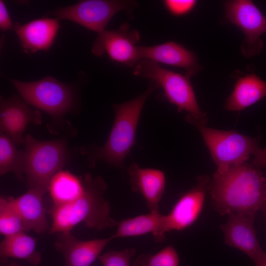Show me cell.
Listing matches in <instances>:
<instances>
[{"label":"cell","instance_id":"1","mask_svg":"<svg viewBox=\"0 0 266 266\" xmlns=\"http://www.w3.org/2000/svg\"><path fill=\"white\" fill-rule=\"evenodd\" d=\"M208 190L213 208L221 215L255 213L265 210L266 177L253 163L247 162L216 171Z\"/></svg>","mask_w":266,"mask_h":266},{"label":"cell","instance_id":"2","mask_svg":"<svg viewBox=\"0 0 266 266\" xmlns=\"http://www.w3.org/2000/svg\"><path fill=\"white\" fill-rule=\"evenodd\" d=\"M83 177L85 191L81 197L69 203L52 207L49 234L70 232L81 223L98 231L117 226L119 223L110 216V205L104 197L106 183L101 177H94L88 172Z\"/></svg>","mask_w":266,"mask_h":266},{"label":"cell","instance_id":"3","mask_svg":"<svg viewBox=\"0 0 266 266\" xmlns=\"http://www.w3.org/2000/svg\"><path fill=\"white\" fill-rule=\"evenodd\" d=\"M158 88V85L150 81L148 89L140 95L130 100L112 105L115 119L105 144L101 147L94 145L82 149V152L89 156L91 166L100 160L114 167H124L125 158L136 145V129L144 103Z\"/></svg>","mask_w":266,"mask_h":266},{"label":"cell","instance_id":"4","mask_svg":"<svg viewBox=\"0 0 266 266\" xmlns=\"http://www.w3.org/2000/svg\"><path fill=\"white\" fill-rule=\"evenodd\" d=\"M185 120L199 130L217 167L216 171L221 172L232 166L247 162L251 156L253 157L252 163L257 167L266 166V147H261L256 138L235 131L208 127L188 114Z\"/></svg>","mask_w":266,"mask_h":266},{"label":"cell","instance_id":"5","mask_svg":"<svg viewBox=\"0 0 266 266\" xmlns=\"http://www.w3.org/2000/svg\"><path fill=\"white\" fill-rule=\"evenodd\" d=\"M133 73L135 76L149 79L162 88L166 97L177 107L178 112L185 111L198 122L206 125V113L199 106L190 82L191 76L166 69L147 59L138 61L133 67Z\"/></svg>","mask_w":266,"mask_h":266},{"label":"cell","instance_id":"6","mask_svg":"<svg viewBox=\"0 0 266 266\" xmlns=\"http://www.w3.org/2000/svg\"><path fill=\"white\" fill-rule=\"evenodd\" d=\"M24 175L28 189H46L52 177L66 164L68 152L63 138L39 140L27 134L24 141Z\"/></svg>","mask_w":266,"mask_h":266},{"label":"cell","instance_id":"7","mask_svg":"<svg viewBox=\"0 0 266 266\" xmlns=\"http://www.w3.org/2000/svg\"><path fill=\"white\" fill-rule=\"evenodd\" d=\"M24 101L48 114L54 120H61L74 106V90L68 84L48 76L33 82L9 78Z\"/></svg>","mask_w":266,"mask_h":266},{"label":"cell","instance_id":"8","mask_svg":"<svg viewBox=\"0 0 266 266\" xmlns=\"http://www.w3.org/2000/svg\"><path fill=\"white\" fill-rule=\"evenodd\" d=\"M138 5L134 0H84L68 6L49 12L60 20H68L88 30L97 32L104 31L111 19L117 13L125 11L133 18V13Z\"/></svg>","mask_w":266,"mask_h":266},{"label":"cell","instance_id":"9","mask_svg":"<svg viewBox=\"0 0 266 266\" xmlns=\"http://www.w3.org/2000/svg\"><path fill=\"white\" fill-rule=\"evenodd\" d=\"M225 21L239 28L245 38L240 47L246 57L260 53L264 47L260 36L266 33V18L251 0H229L224 2Z\"/></svg>","mask_w":266,"mask_h":266},{"label":"cell","instance_id":"10","mask_svg":"<svg viewBox=\"0 0 266 266\" xmlns=\"http://www.w3.org/2000/svg\"><path fill=\"white\" fill-rule=\"evenodd\" d=\"M139 40L138 32L130 30L129 25L124 23L116 30L98 33L92 52L98 57L106 53L112 61L133 67L140 60Z\"/></svg>","mask_w":266,"mask_h":266},{"label":"cell","instance_id":"11","mask_svg":"<svg viewBox=\"0 0 266 266\" xmlns=\"http://www.w3.org/2000/svg\"><path fill=\"white\" fill-rule=\"evenodd\" d=\"M227 221L220 226L226 244L240 250L248 256L255 266L266 259L254 227L255 213H231Z\"/></svg>","mask_w":266,"mask_h":266},{"label":"cell","instance_id":"12","mask_svg":"<svg viewBox=\"0 0 266 266\" xmlns=\"http://www.w3.org/2000/svg\"><path fill=\"white\" fill-rule=\"evenodd\" d=\"M210 182V179L207 175H200L197 178L196 185L183 194L170 212L165 215L166 233L183 230L196 221L203 209Z\"/></svg>","mask_w":266,"mask_h":266},{"label":"cell","instance_id":"13","mask_svg":"<svg viewBox=\"0 0 266 266\" xmlns=\"http://www.w3.org/2000/svg\"><path fill=\"white\" fill-rule=\"evenodd\" d=\"M39 125L42 116L38 109L33 110L16 95L4 99L0 97V131L10 136L16 145L24 144L23 137L30 123Z\"/></svg>","mask_w":266,"mask_h":266},{"label":"cell","instance_id":"14","mask_svg":"<svg viewBox=\"0 0 266 266\" xmlns=\"http://www.w3.org/2000/svg\"><path fill=\"white\" fill-rule=\"evenodd\" d=\"M113 239L107 238L81 240L70 232L57 233L54 247L63 255L65 266H90Z\"/></svg>","mask_w":266,"mask_h":266},{"label":"cell","instance_id":"15","mask_svg":"<svg viewBox=\"0 0 266 266\" xmlns=\"http://www.w3.org/2000/svg\"><path fill=\"white\" fill-rule=\"evenodd\" d=\"M60 28L59 20L48 17L35 19L22 25L16 22L13 30L26 53L47 51L52 46Z\"/></svg>","mask_w":266,"mask_h":266},{"label":"cell","instance_id":"16","mask_svg":"<svg viewBox=\"0 0 266 266\" xmlns=\"http://www.w3.org/2000/svg\"><path fill=\"white\" fill-rule=\"evenodd\" d=\"M138 52L140 60L147 59L182 67L190 76L201 69L196 54L175 42L168 41L151 46H139Z\"/></svg>","mask_w":266,"mask_h":266},{"label":"cell","instance_id":"17","mask_svg":"<svg viewBox=\"0 0 266 266\" xmlns=\"http://www.w3.org/2000/svg\"><path fill=\"white\" fill-rule=\"evenodd\" d=\"M132 191L140 194L150 212L159 211V203L164 193L166 176L159 169L141 168L133 163L128 169Z\"/></svg>","mask_w":266,"mask_h":266},{"label":"cell","instance_id":"18","mask_svg":"<svg viewBox=\"0 0 266 266\" xmlns=\"http://www.w3.org/2000/svg\"><path fill=\"white\" fill-rule=\"evenodd\" d=\"M47 190L40 188L28 189L21 196L10 199L19 213L27 232L33 230L36 234L49 232L50 226L43 205V197Z\"/></svg>","mask_w":266,"mask_h":266},{"label":"cell","instance_id":"19","mask_svg":"<svg viewBox=\"0 0 266 266\" xmlns=\"http://www.w3.org/2000/svg\"><path fill=\"white\" fill-rule=\"evenodd\" d=\"M164 217L160 211H153L123 220L118 223L116 233L111 236L113 240L150 233L156 242H162L165 239L166 233Z\"/></svg>","mask_w":266,"mask_h":266},{"label":"cell","instance_id":"20","mask_svg":"<svg viewBox=\"0 0 266 266\" xmlns=\"http://www.w3.org/2000/svg\"><path fill=\"white\" fill-rule=\"evenodd\" d=\"M266 96V82L254 74L239 78L231 95L226 99L225 107L240 111Z\"/></svg>","mask_w":266,"mask_h":266},{"label":"cell","instance_id":"21","mask_svg":"<svg viewBox=\"0 0 266 266\" xmlns=\"http://www.w3.org/2000/svg\"><path fill=\"white\" fill-rule=\"evenodd\" d=\"M85 186L83 176H77L68 170L63 169L51 178L47 188L53 201L52 207L72 202L81 197Z\"/></svg>","mask_w":266,"mask_h":266},{"label":"cell","instance_id":"22","mask_svg":"<svg viewBox=\"0 0 266 266\" xmlns=\"http://www.w3.org/2000/svg\"><path fill=\"white\" fill-rule=\"evenodd\" d=\"M26 233L4 236L0 243V257L23 260L33 266L38 265L41 255L36 250L37 239Z\"/></svg>","mask_w":266,"mask_h":266},{"label":"cell","instance_id":"23","mask_svg":"<svg viewBox=\"0 0 266 266\" xmlns=\"http://www.w3.org/2000/svg\"><path fill=\"white\" fill-rule=\"evenodd\" d=\"M16 145L10 136L0 133V174L3 175L12 172L21 181L24 178V149L18 150Z\"/></svg>","mask_w":266,"mask_h":266},{"label":"cell","instance_id":"24","mask_svg":"<svg viewBox=\"0 0 266 266\" xmlns=\"http://www.w3.org/2000/svg\"><path fill=\"white\" fill-rule=\"evenodd\" d=\"M27 232L24 223L9 197L0 198V233L4 236Z\"/></svg>","mask_w":266,"mask_h":266},{"label":"cell","instance_id":"25","mask_svg":"<svg viewBox=\"0 0 266 266\" xmlns=\"http://www.w3.org/2000/svg\"><path fill=\"white\" fill-rule=\"evenodd\" d=\"M179 255L172 245H168L155 254H141L133 262V266H179Z\"/></svg>","mask_w":266,"mask_h":266},{"label":"cell","instance_id":"26","mask_svg":"<svg viewBox=\"0 0 266 266\" xmlns=\"http://www.w3.org/2000/svg\"><path fill=\"white\" fill-rule=\"evenodd\" d=\"M135 253L134 248L111 250L100 255L98 259L102 266H130L131 260Z\"/></svg>","mask_w":266,"mask_h":266},{"label":"cell","instance_id":"27","mask_svg":"<svg viewBox=\"0 0 266 266\" xmlns=\"http://www.w3.org/2000/svg\"><path fill=\"white\" fill-rule=\"evenodd\" d=\"M166 9L172 14L181 15L191 10L196 3L195 0H166L163 1Z\"/></svg>","mask_w":266,"mask_h":266},{"label":"cell","instance_id":"28","mask_svg":"<svg viewBox=\"0 0 266 266\" xmlns=\"http://www.w3.org/2000/svg\"><path fill=\"white\" fill-rule=\"evenodd\" d=\"M11 18L7 8L1 0H0V29L2 31H6L13 29Z\"/></svg>","mask_w":266,"mask_h":266},{"label":"cell","instance_id":"29","mask_svg":"<svg viewBox=\"0 0 266 266\" xmlns=\"http://www.w3.org/2000/svg\"><path fill=\"white\" fill-rule=\"evenodd\" d=\"M0 266H20L17 264L9 262L7 260V258L0 257Z\"/></svg>","mask_w":266,"mask_h":266},{"label":"cell","instance_id":"30","mask_svg":"<svg viewBox=\"0 0 266 266\" xmlns=\"http://www.w3.org/2000/svg\"><path fill=\"white\" fill-rule=\"evenodd\" d=\"M259 266H266V259L264 261V262Z\"/></svg>","mask_w":266,"mask_h":266},{"label":"cell","instance_id":"31","mask_svg":"<svg viewBox=\"0 0 266 266\" xmlns=\"http://www.w3.org/2000/svg\"><path fill=\"white\" fill-rule=\"evenodd\" d=\"M265 210H266V205H265Z\"/></svg>","mask_w":266,"mask_h":266},{"label":"cell","instance_id":"32","mask_svg":"<svg viewBox=\"0 0 266 266\" xmlns=\"http://www.w3.org/2000/svg\"></svg>","mask_w":266,"mask_h":266}]
</instances>
